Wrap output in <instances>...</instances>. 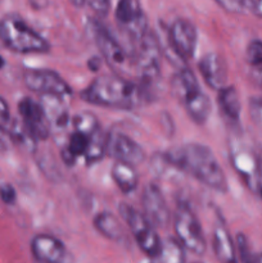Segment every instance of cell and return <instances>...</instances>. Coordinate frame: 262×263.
I'll list each match as a JSON object with an SVG mask.
<instances>
[{
	"instance_id": "1",
	"label": "cell",
	"mask_w": 262,
	"mask_h": 263,
	"mask_svg": "<svg viewBox=\"0 0 262 263\" xmlns=\"http://www.w3.org/2000/svg\"><path fill=\"white\" fill-rule=\"evenodd\" d=\"M166 161L216 192L225 193L228 189L225 174L217 158L203 144L189 143L171 149L166 154Z\"/></svg>"
},
{
	"instance_id": "2",
	"label": "cell",
	"mask_w": 262,
	"mask_h": 263,
	"mask_svg": "<svg viewBox=\"0 0 262 263\" xmlns=\"http://www.w3.org/2000/svg\"><path fill=\"white\" fill-rule=\"evenodd\" d=\"M84 102L92 105L130 110L151 100L143 85L120 76H100L81 92Z\"/></svg>"
},
{
	"instance_id": "3",
	"label": "cell",
	"mask_w": 262,
	"mask_h": 263,
	"mask_svg": "<svg viewBox=\"0 0 262 263\" xmlns=\"http://www.w3.org/2000/svg\"><path fill=\"white\" fill-rule=\"evenodd\" d=\"M0 40L9 50L20 54H43L50 50V44L20 15H5L0 21Z\"/></svg>"
},
{
	"instance_id": "4",
	"label": "cell",
	"mask_w": 262,
	"mask_h": 263,
	"mask_svg": "<svg viewBox=\"0 0 262 263\" xmlns=\"http://www.w3.org/2000/svg\"><path fill=\"white\" fill-rule=\"evenodd\" d=\"M118 212L133 233L134 239L141 252L149 258L156 259L159 248H161L162 240L154 230V226L149 222V220L143 213L126 203H121L118 205Z\"/></svg>"
},
{
	"instance_id": "5",
	"label": "cell",
	"mask_w": 262,
	"mask_h": 263,
	"mask_svg": "<svg viewBox=\"0 0 262 263\" xmlns=\"http://www.w3.org/2000/svg\"><path fill=\"white\" fill-rule=\"evenodd\" d=\"M174 229L176 238L185 249L197 256L205 253V239L203 229L195 213L188 204H180L174 216Z\"/></svg>"
},
{
	"instance_id": "6",
	"label": "cell",
	"mask_w": 262,
	"mask_h": 263,
	"mask_svg": "<svg viewBox=\"0 0 262 263\" xmlns=\"http://www.w3.org/2000/svg\"><path fill=\"white\" fill-rule=\"evenodd\" d=\"M115 18L118 27L138 43L148 31L141 0H116Z\"/></svg>"
},
{
	"instance_id": "7",
	"label": "cell",
	"mask_w": 262,
	"mask_h": 263,
	"mask_svg": "<svg viewBox=\"0 0 262 263\" xmlns=\"http://www.w3.org/2000/svg\"><path fill=\"white\" fill-rule=\"evenodd\" d=\"M23 82L31 91L40 95H54L63 99L72 95L71 86L51 69H26Z\"/></svg>"
},
{
	"instance_id": "8",
	"label": "cell",
	"mask_w": 262,
	"mask_h": 263,
	"mask_svg": "<svg viewBox=\"0 0 262 263\" xmlns=\"http://www.w3.org/2000/svg\"><path fill=\"white\" fill-rule=\"evenodd\" d=\"M169 44L180 62L193 58L197 49V28L185 18H176L169 28Z\"/></svg>"
},
{
	"instance_id": "9",
	"label": "cell",
	"mask_w": 262,
	"mask_h": 263,
	"mask_svg": "<svg viewBox=\"0 0 262 263\" xmlns=\"http://www.w3.org/2000/svg\"><path fill=\"white\" fill-rule=\"evenodd\" d=\"M18 113L23 125L36 140H46L49 138L51 133L50 126L41 102H36L31 98H23L18 103Z\"/></svg>"
},
{
	"instance_id": "10",
	"label": "cell",
	"mask_w": 262,
	"mask_h": 263,
	"mask_svg": "<svg viewBox=\"0 0 262 263\" xmlns=\"http://www.w3.org/2000/svg\"><path fill=\"white\" fill-rule=\"evenodd\" d=\"M107 154L115 161H122L133 166H138L145 158L144 149L121 131L107 134Z\"/></svg>"
},
{
	"instance_id": "11",
	"label": "cell",
	"mask_w": 262,
	"mask_h": 263,
	"mask_svg": "<svg viewBox=\"0 0 262 263\" xmlns=\"http://www.w3.org/2000/svg\"><path fill=\"white\" fill-rule=\"evenodd\" d=\"M231 163L241 179L246 181L247 186L256 192L259 189L261 181V167L259 161L253 151L246 145H233L231 148Z\"/></svg>"
},
{
	"instance_id": "12",
	"label": "cell",
	"mask_w": 262,
	"mask_h": 263,
	"mask_svg": "<svg viewBox=\"0 0 262 263\" xmlns=\"http://www.w3.org/2000/svg\"><path fill=\"white\" fill-rule=\"evenodd\" d=\"M89 27L91 31L92 39L107 63L113 68H122L127 61V55L120 43L98 21H90Z\"/></svg>"
},
{
	"instance_id": "13",
	"label": "cell",
	"mask_w": 262,
	"mask_h": 263,
	"mask_svg": "<svg viewBox=\"0 0 262 263\" xmlns=\"http://www.w3.org/2000/svg\"><path fill=\"white\" fill-rule=\"evenodd\" d=\"M141 205L143 215L154 228H166L169 225L171 213L161 189L156 184H148L144 187L141 194Z\"/></svg>"
},
{
	"instance_id": "14",
	"label": "cell",
	"mask_w": 262,
	"mask_h": 263,
	"mask_svg": "<svg viewBox=\"0 0 262 263\" xmlns=\"http://www.w3.org/2000/svg\"><path fill=\"white\" fill-rule=\"evenodd\" d=\"M31 253L33 258L44 263H61L69 261V252L55 236L39 234L31 240Z\"/></svg>"
},
{
	"instance_id": "15",
	"label": "cell",
	"mask_w": 262,
	"mask_h": 263,
	"mask_svg": "<svg viewBox=\"0 0 262 263\" xmlns=\"http://www.w3.org/2000/svg\"><path fill=\"white\" fill-rule=\"evenodd\" d=\"M198 67L203 80L211 89L218 91L228 85V68L218 54L207 53L200 58Z\"/></svg>"
},
{
	"instance_id": "16",
	"label": "cell",
	"mask_w": 262,
	"mask_h": 263,
	"mask_svg": "<svg viewBox=\"0 0 262 263\" xmlns=\"http://www.w3.org/2000/svg\"><path fill=\"white\" fill-rule=\"evenodd\" d=\"M179 99L182 102L186 113L193 122H195L197 125H203L207 122L211 115V109H212V103H211L208 95L202 91L200 86L184 92Z\"/></svg>"
},
{
	"instance_id": "17",
	"label": "cell",
	"mask_w": 262,
	"mask_h": 263,
	"mask_svg": "<svg viewBox=\"0 0 262 263\" xmlns=\"http://www.w3.org/2000/svg\"><path fill=\"white\" fill-rule=\"evenodd\" d=\"M63 98L54 97V95H41V104L45 109L50 131H63L69 125V113L63 103Z\"/></svg>"
},
{
	"instance_id": "18",
	"label": "cell",
	"mask_w": 262,
	"mask_h": 263,
	"mask_svg": "<svg viewBox=\"0 0 262 263\" xmlns=\"http://www.w3.org/2000/svg\"><path fill=\"white\" fill-rule=\"evenodd\" d=\"M110 175L115 184L123 194H131L138 187L139 176L138 172L135 171V166L133 164L122 161H115Z\"/></svg>"
},
{
	"instance_id": "19",
	"label": "cell",
	"mask_w": 262,
	"mask_h": 263,
	"mask_svg": "<svg viewBox=\"0 0 262 263\" xmlns=\"http://www.w3.org/2000/svg\"><path fill=\"white\" fill-rule=\"evenodd\" d=\"M212 246L218 261L226 263L235 262V246H234L233 238L226 230L225 226H216V229L213 230Z\"/></svg>"
},
{
	"instance_id": "20",
	"label": "cell",
	"mask_w": 262,
	"mask_h": 263,
	"mask_svg": "<svg viewBox=\"0 0 262 263\" xmlns=\"http://www.w3.org/2000/svg\"><path fill=\"white\" fill-rule=\"evenodd\" d=\"M217 103L221 112L223 113V116L228 120L234 121V122L239 121L241 112V104L240 99H239V94L235 87L226 85L225 87L218 90Z\"/></svg>"
},
{
	"instance_id": "21",
	"label": "cell",
	"mask_w": 262,
	"mask_h": 263,
	"mask_svg": "<svg viewBox=\"0 0 262 263\" xmlns=\"http://www.w3.org/2000/svg\"><path fill=\"white\" fill-rule=\"evenodd\" d=\"M90 135L81 133V131L73 130L68 136L66 146L62 151V158L64 163L72 166L79 157L84 156L89 146Z\"/></svg>"
},
{
	"instance_id": "22",
	"label": "cell",
	"mask_w": 262,
	"mask_h": 263,
	"mask_svg": "<svg viewBox=\"0 0 262 263\" xmlns=\"http://www.w3.org/2000/svg\"><path fill=\"white\" fill-rule=\"evenodd\" d=\"M94 226L98 233L110 240L121 241L125 238V230L121 225V221L113 213L107 211L97 215V217L94 218Z\"/></svg>"
},
{
	"instance_id": "23",
	"label": "cell",
	"mask_w": 262,
	"mask_h": 263,
	"mask_svg": "<svg viewBox=\"0 0 262 263\" xmlns=\"http://www.w3.org/2000/svg\"><path fill=\"white\" fill-rule=\"evenodd\" d=\"M185 247L179 241V239L166 238L162 240L161 248L156 259L164 263H181L186 259L185 257Z\"/></svg>"
},
{
	"instance_id": "24",
	"label": "cell",
	"mask_w": 262,
	"mask_h": 263,
	"mask_svg": "<svg viewBox=\"0 0 262 263\" xmlns=\"http://www.w3.org/2000/svg\"><path fill=\"white\" fill-rule=\"evenodd\" d=\"M105 154H107V135L103 133L100 127L90 135L89 146L84 157L87 164H94L102 161Z\"/></svg>"
},
{
	"instance_id": "25",
	"label": "cell",
	"mask_w": 262,
	"mask_h": 263,
	"mask_svg": "<svg viewBox=\"0 0 262 263\" xmlns=\"http://www.w3.org/2000/svg\"><path fill=\"white\" fill-rule=\"evenodd\" d=\"M71 121L74 130L81 131V133L86 134V135H91L98 128H100L99 121L91 112L77 113L76 116L71 118Z\"/></svg>"
},
{
	"instance_id": "26",
	"label": "cell",
	"mask_w": 262,
	"mask_h": 263,
	"mask_svg": "<svg viewBox=\"0 0 262 263\" xmlns=\"http://www.w3.org/2000/svg\"><path fill=\"white\" fill-rule=\"evenodd\" d=\"M247 62L257 69H262V41L253 40L247 48Z\"/></svg>"
},
{
	"instance_id": "27",
	"label": "cell",
	"mask_w": 262,
	"mask_h": 263,
	"mask_svg": "<svg viewBox=\"0 0 262 263\" xmlns=\"http://www.w3.org/2000/svg\"><path fill=\"white\" fill-rule=\"evenodd\" d=\"M230 13H246L249 9V0H216Z\"/></svg>"
},
{
	"instance_id": "28",
	"label": "cell",
	"mask_w": 262,
	"mask_h": 263,
	"mask_svg": "<svg viewBox=\"0 0 262 263\" xmlns=\"http://www.w3.org/2000/svg\"><path fill=\"white\" fill-rule=\"evenodd\" d=\"M249 115L254 125L262 131V99L253 98L249 102Z\"/></svg>"
},
{
	"instance_id": "29",
	"label": "cell",
	"mask_w": 262,
	"mask_h": 263,
	"mask_svg": "<svg viewBox=\"0 0 262 263\" xmlns=\"http://www.w3.org/2000/svg\"><path fill=\"white\" fill-rule=\"evenodd\" d=\"M85 4L89 5L92 12L99 17L108 15L110 9V0H85Z\"/></svg>"
},
{
	"instance_id": "30",
	"label": "cell",
	"mask_w": 262,
	"mask_h": 263,
	"mask_svg": "<svg viewBox=\"0 0 262 263\" xmlns=\"http://www.w3.org/2000/svg\"><path fill=\"white\" fill-rule=\"evenodd\" d=\"M236 248H238L239 256H240L241 261H253V257H252L251 251H249V244L243 234H238V235H236Z\"/></svg>"
},
{
	"instance_id": "31",
	"label": "cell",
	"mask_w": 262,
	"mask_h": 263,
	"mask_svg": "<svg viewBox=\"0 0 262 263\" xmlns=\"http://www.w3.org/2000/svg\"><path fill=\"white\" fill-rule=\"evenodd\" d=\"M0 199L5 204H14L15 200H17V193L15 189L13 187V185L4 182V184L0 185Z\"/></svg>"
},
{
	"instance_id": "32",
	"label": "cell",
	"mask_w": 262,
	"mask_h": 263,
	"mask_svg": "<svg viewBox=\"0 0 262 263\" xmlns=\"http://www.w3.org/2000/svg\"><path fill=\"white\" fill-rule=\"evenodd\" d=\"M69 2H71L72 4H73L74 7H77V8L84 7V4H85V0H69Z\"/></svg>"
},
{
	"instance_id": "33",
	"label": "cell",
	"mask_w": 262,
	"mask_h": 263,
	"mask_svg": "<svg viewBox=\"0 0 262 263\" xmlns=\"http://www.w3.org/2000/svg\"><path fill=\"white\" fill-rule=\"evenodd\" d=\"M253 261H256V262H261V263H262V253L259 254V256L253 257Z\"/></svg>"
},
{
	"instance_id": "34",
	"label": "cell",
	"mask_w": 262,
	"mask_h": 263,
	"mask_svg": "<svg viewBox=\"0 0 262 263\" xmlns=\"http://www.w3.org/2000/svg\"><path fill=\"white\" fill-rule=\"evenodd\" d=\"M4 64H5V61H4V58H3V57L0 55V69H2L3 67H4Z\"/></svg>"
},
{
	"instance_id": "35",
	"label": "cell",
	"mask_w": 262,
	"mask_h": 263,
	"mask_svg": "<svg viewBox=\"0 0 262 263\" xmlns=\"http://www.w3.org/2000/svg\"><path fill=\"white\" fill-rule=\"evenodd\" d=\"M259 194H261V198H262V186L259 187Z\"/></svg>"
},
{
	"instance_id": "36",
	"label": "cell",
	"mask_w": 262,
	"mask_h": 263,
	"mask_svg": "<svg viewBox=\"0 0 262 263\" xmlns=\"http://www.w3.org/2000/svg\"><path fill=\"white\" fill-rule=\"evenodd\" d=\"M0 2H2V0H0Z\"/></svg>"
}]
</instances>
